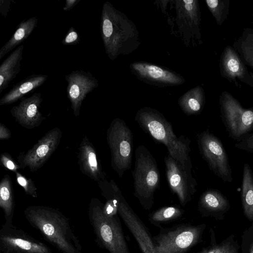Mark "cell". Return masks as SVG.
<instances>
[{
  "label": "cell",
  "instance_id": "e575fe53",
  "mask_svg": "<svg viewBox=\"0 0 253 253\" xmlns=\"http://www.w3.org/2000/svg\"><path fill=\"white\" fill-rule=\"evenodd\" d=\"M3 82V77L2 76L0 75V86L2 84Z\"/></svg>",
  "mask_w": 253,
  "mask_h": 253
},
{
  "label": "cell",
  "instance_id": "277c9868",
  "mask_svg": "<svg viewBox=\"0 0 253 253\" xmlns=\"http://www.w3.org/2000/svg\"><path fill=\"white\" fill-rule=\"evenodd\" d=\"M134 196L146 210L152 208L154 194L160 187V174L156 161L149 150L139 145L135 152Z\"/></svg>",
  "mask_w": 253,
  "mask_h": 253
},
{
  "label": "cell",
  "instance_id": "603a6c76",
  "mask_svg": "<svg viewBox=\"0 0 253 253\" xmlns=\"http://www.w3.org/2000/svg\"><path fill=\"white\" fill-rule=\"evenodd\" d=\"M179 104L187 115L200 114L204 105L202 97L198 95H187L179 100Z\"/></svg>",
  "mask_w": 253,
  "mask_h": 253
},
{
  "label": "cell",
  "instance_id": "5b68a950",
  "mask_svg": "<svg viewBox=\"0 0 253 253\" xmlns=\"http://www.w3.org/2000/svg\"><path fill=\"white\" fill-rule=\"evenodd\" d=\"M103 204L98 199L93 198L88 208L89 221L97 243L109 253H130L118 215H104Z\"/></svg>",
  "mask_w": 253,
  "mask_h": 253
},
{
  "label": "cell",
  "instance_id": "83f0119b",
  "mask_svg": "<svg viewBox=\"0 0 253 253\" xmlns=\"http://www.w3.org/2000/svg\"><path fill=\"white\" fill-rule=\"evenodd\" d=\"M79 39L78 33L72 27L68 31L62 42L64 45L74 44L78 42Z\"/></svg>",
  "mask_w": 253,
  "mask_h": 253
},
{
  "label": "cell",
  "instance_id": "8fae6325",
  "mask_svg": "<svg viewBox=\"0 0 253 253\" xmlns=\"http://www.w3.org/2000/svg\"><path fill=\"white\" fill-rule=\"evenodd\" d=\"M1 253H51L50 248L13 224L0 229Z\"/></svg>",
  "mask_w": 253,
  "mask_h": 253
},
{
  "label": "cell",
  "instance_id": "9c48e42d",
  "mask_svg": "<svg viewBox=\"0 0 253 253\" xmlns=\"http://www.w3.org/2000/svg\"><path fill=\"white\" fill-rule=\"evenodd\" d=\"M220 105L222 122L230 138L239 141L246 134L252 132V109L242 108L236 100L229 97L222 99Z\"/></svg>",
  "mask_w": 253,
  "mask_h": 253
},
{
  "label": "cell",
  "instance_id": "7a4b0ae2",
  "mask_svg": "<svg viewBox=\"0 0 253 253\" xmlns=\"http://www.w3.org/2000/svg\"><path fill=\"white\" fill-rule=\"evenodd\" d=\"M100 29L106 53L112 60L128 54L139 44L135 25L108 1L103 4Z\"/></svg>",
  "mask_w": 253,
  "mask_h": 253
},
{
  "label": "cell",
  "instance_id": "44dd1931",
  "mask_svg": "<svg viewBox=\"0 0 253 253\" xmlns=\"http://www.w3.org/2000/svg\"><path fill=\"white\" fill-rule=\"evenodd\" d=\"M183 214V210L178 207L166 206L151 213L149 216V219L152 224L159 226L161 223L177 219Z\"/></svg>",
  "mask_w": 253,
  "mask_h": 253
},
{
  "label": "cell",
  "instance_id": "836d02e7",
  "mask_svg": "<svg viewBox=\"0 0 253 253\" xmlns=\"http://www.w3.org/2000/svg\"><path fill=\"white\" fill-rule=\"evenodd\" d=\"M185 3V8L188 10H191L192 8V3L194 2L192 0H184L183 1Z\"/></svg>",
  "mask_w": 253,
  "mask_h": 253
},
{
  "label": "cell",
  "instance_id": "5bb4252c",
  "mask_svg": "<svg viewBox=\"0 0 253 253\" xmlns=\"http://www.w3.org/2000/svg\"><path fill=\"white\" fill-rule=\"evenodd\" d=\"M65 78L68 82V97L74 115L78 117L83 101L89 92L98 86V81L89 72L82 70L73 71Z\"/></svg>",
  "mask_w": 253,
  "mask_h": 253
},
{
  "label": "cell",
  "instance_id": "e0dca14e",
  "mask_svg": "<svg viewBox=\"0 0 253 253\" xmlns=\"http://www.w3.org/2000/svg\"><path fill=\"white\" fill-rule=\"evenodd\" d=\"M130 69L137 78L148 83L174 84L181 81L173 73L145 62H133L130 64Z\"/></svg>",
  "mask_w": 253,
  "mask_h": 253
},
{
  "label": "cell",
  "instance_id": "8992f818",
  "mask_svg": "<svg viewBox=\"0 0 253 253\" xmlns=\"http://www.w3.org/2000/svg\"><path fill=\"white\" fill-rule=\"evenodd\" d=\"M107 140L111 153L112 169L122 177L131 165L133 135L125 122L115 118L107 131Z\"/></svg>",
  "mask_w": 253,
  "mask_h": 253
},
{
  "label": "cell",
  "instance_id": "d6a6232c",
  "mask_svg": "<svg viewBox=\"0 0 253 253\" xmlns=\"http://www.w3.org/2000/svg\"><path fill=\"white\" fill-rule=\"evenodd\" d=\"M25 32L23 28L18 29L14 34V38L16 40H21L24 36Z\"/></svg>",
  "mask_w": 253,
  "mask_h": 253
},
{
  "label": "cell",
  "instance_id": "484cf974",
  "mask_svg": "<svg viewBox=\"0 0 253 253\" xmlns=\"http://www.w3.org/2000/svg\"><path fill=\"white\" fill-rule=\"evenodd\" d=\"M0 166L14 173L21 169L19 164L7 152H3L0 155Z\"/></svg>",
  "mask_w": 253,
  "mask_h": 253
},
{
  "label": "cell",
  "instance_id": "1f68e13d",
  "mask_svg": "<svg viewBox=\"0 0 253 253\" xmlns=\"http://www.w3.org/2000/svg\"><path fill=\"white\" fill-rule=\"evenodd\" d=\"M78 2L77 0H66L64 10H68L72 8Z\"/></svg>",
  "mask_w": 253,
  "mask_h": 253
},
{
  "label": "cell",
  "instance_id": "6da1fadb",
  "mask_svg": "<svg viewBox=\"0 0 253 253\" xmlns=\"http://www.w3.org/2000/svg\"><path fill=\"white\" fill-rule=\"evenodd\" d=\"M24 213L31 226L63 253H81L82 245L69 219L60 211L49 207L31 206Z\"/></svg>",
  "mask_w": 253,
  "mask_h": 253
},
{
  "label": "cell",
  "instance_id": "cb8c5ba5",
  "mask_svg": "<svg viewBox=\"0 0 253 253\" xmlns=\"http://www.w3.org/2000/svg\"><path fill=\"white\" fill-rule=\"evenodd\" d=\"M16 179L19 185L22 187L25 193L33 198H37V188L34 181L30 178H27L18 171L15 172Z\"/></svg>",
  "mask_w": 253,
  "mask_h": 253
},
{
  "label": "cell",
  "instance_id": "4fadbf2b",
  "mask_svg": "<svg viewBox=\"0 0 253 253\" xmlns=\"http://www.w3.org/2000/svg\"><path fill=\"white\" fill-rule=\"evenodd\" d=\"M118 214L131 232L143 253H156L154 243L148 230L129 207L122 193L118 208Z\"/></svg>",
  "mask_w": 253,
  "mask_h": 253
},
{
  "label": "cell",
  "instance_id": "4dcf8cb0",
  "mask_svg": "<svg viewBox=\"0 0 253 253\" xmlns=\"http://www.w3.org/2000/svg\"><path fill=\"white\" fill-rule=\"evenodd\" d=\"M33 87V84L30 82H27L23 84L20 88L19 91L22 93H26L32 89Z\"/></svg>",
  "mask_w": 253,
  "mask_h": 253
},
{
  "label": "cell",
  "instance_id": "52a82bcc",
  "mask_svg": "<svg viewBox=\"0 0 253 253\" xmlns=\"http://www.w3.org/2000/svg\"><path fill=\"white\" fill-rule=\"evenodd\" d=\"M205 225L181 224L161 229L153 239L156 253H185L202 238Z\"/></svg>",
  "mask_w": 253,
  "mask_h": 253
},
{
  "label": "cell",
  "instance_id": "ffe728a7",
  "mask_svg": "<svg viewBox=\"0 0 253 253\" xmlns=\"http://www.w3.org/2000/svg\"><path fill=\"white\" fill-rule=\"evenodd\" d=\"M38 109L36 103H31L20 109L15 110L12 115L16 121L22 127L33 129L39 126L45 119Z\"/></svg>",
  "mask_w": 253,
  "mask_h": 253
},
{
  "label": "cell",
  "instance_id": "d590c367",
  "mask_svg": "<svg viewBox=\"0 0 253 253\" xmlns=\"http://www.w3.org/2000/svg\"><path fill=\"white\" fill-rule=\"evenodd\" d=\"M0 253H1V252H0Z\"/></svg>",
  "mask_w": 253,
  "mask_h": 253
},
{
  "label": "cell",
  "instance_id": "f1b7e54d",
  "mask_svg": "<svg viewBox=\"0 0 253 253\" xmlns=\"http://www.w3.org/2000/svg\"><path fill=\"white\" fill-rule=\"evenodd\" d=\"M226 65L228 69L233 74L237 73L240 70V63L234 57H231L227 61Z\"/></svg>",
  "mask_w": 253,
  "mask_h": 253
},
{
  "label": "cell",
  "instance_id": "d6986e66",
  "mask_svg": "<svg viewBox=\"0 0 253 253\" xmlns=\"http://www.w3.org/2000/svg\"><path fill=\"white\" fill-rule=\"evenodd\" d=\"M0 208L4 212L5 224H11L14 215V201L12 183L9 175L0 181Z\"/></svg>",
  "mask_w": 253,
  "mask_h": 253
},
{
  "label": "cell",
  "instance_id": "f546056e",
  "mask_svg": "<svg viewBox=\"0 0 253 253\" xmlns=\"http://www.w3.org/2000/svg\"><path fill=\"white\" fill-rule=\"evenodd\" d=\"M11 137V133L8 128L0 123V140L8 139Z\"/></svg>",
  "mask_w": 253,
  "mask_h": 253
},
{
  "label": "cell",
  "instance_id": "3957f363",
  "mask_svg": "<svg viewBox=\"0 0 253 253\" xmlns=\"http://www.w3.org/2000/svg\"><path fill=\"white\" fill-rule=\"evenodd\" d=\"M135 120L155 141L166 146L169 155L183 165L192 167L190 139L184 135L177 137L171 123L163 114L155 109L144 107L137 111Z\"/></svg>",
  "mask_w": 253,
  "mask_h": 253
},
{
  "label": "cell",
  "instance_id": "2e32d148",
  "mask_svg": "<svg viewBox=\"0 0 253 253\" xmlns=\"http://www.w3.org/2000/svg\"><path fill=\"white\" fill-rule=\"evenodd\" d=\"M230 208L227 197L216 189H209L200 197L198 209L204 216H211L222 219Z\"/></svg>",
  "mask_w": 253,
  "mask_h": 253
},
{
  "label": "cell",
  "instance_id": "ac0fdd59",
  "mask_svg": "<svg viewBox=\"0 0 253 253\" xmlns=\"http://www.w3.org/2000/svg\"><path fill=\"white\" fill-rule=\"evenodd\" d=\"M241 198L245 215L249 220H253V176L251 167L244 163L241 185Z\"/></svg>",
  "mask_w": 253,
  "mask_h": 253
},
{
  "label": "cell",
  "instance_id": "7402d4cb",
  "mask_svg": "<svg viewBox=\"0 0 253 253\" xmlns=\"http://www.w3.org/2000/svg\"><path fill=\"white\" fill-rule=\"evenodd\" d=\"M240 246L231 235L219 244L212 243L197 253H239Z\"/></svg>",
  "mask_w": 253,
  "mask_h": 253
},
{
  "label": "cell",
  "instance_id": "4316f807",
  "mask_svg": "<svg viewBox=\"0 0 253 253\" xmlns=\"http://www.w3.org/2000/svg\"><path fill=\"white\" fill-rule=\"evenodd\" d=\"M238 149L253 153V133L246 134L238 143L235 144Z\"/></svg>",
  "mask_w": 253,
  "mask_h": 253
},
{
  "label": "cell",
  "instance_id": "ba28073f",
  "mask_svg": "<svg viewBox=\"0 0 253 253\" xmlns=\"http://www.w3.org/2000/svg\"><path fill=\"white\" fill-rule=\"evenodd\" d=\"M198 149L210 170L224 182L233 180L226 151L221 140L208 129L197 135Z\"/></svg>",
  "mask_w": 253,
  "mask_h": 253
},
{
  "label": "cell",
  "instance_id": "7c38bea8",
  "mask_svg": "<svg viewBox=\"0 0 253 253\" xmlns=\"http://www.w3.org/2000/svg\"><path fill=\"white\" fill-rule=\"evenodd\" d=\"M60 129L55 127L45 133L27 152H22L17 157L21 169L28 168L34 172L40 169L58 146L62 137Z\"/></svg>",
  "mask_w": 253,
  "mask_h": 253
},
{
  "label": "cell",
  "instance_id": "9a60e30c",
  "mask_svg": "<svg viewBox=\"0 0 253 253\" xmlns=\"http://www.w3.org/2000/svg\"><path fill=\"white\" fill-rule=\"evenodd\" d=\"M78 159L82 173L97 182L106 179L95 148L86 135L80 144Z\"/></svg>",
  "mask_w": 253,
  "mask_h": 253
},
{
  "label": "cell",
  "instance_id": "d4e9b609",
  "mask_svg": "<svg viewBox=\"0 0 253 253\" xmlns=\"http://www.w3.org/2000/svg\"><path fill=\"white\" fill-rule=\"evenodd\" d=\"M242 253H253V228L252 225L245 231L242 236Z\"/></svg>",
  "mask_w": 253,
  "mask_h": 253
},
{
  "label": "cell",
  "instance_id": "30bf717a",
  "mask_svg": "<svg viewBox=\"0 0 253 253\" xmlns=\"http://www.w3.org/2000/svg\"><path fill=\"white\" fill-rule=\"evenodd\" d=\"M164 162L169 189L185 206L197 191L198 183L191 174L192 167L183 165L169 155L165 157Z\"/></svg>",
  "mask_w": 253,
  "mask_h": 253
}]
</instances>
